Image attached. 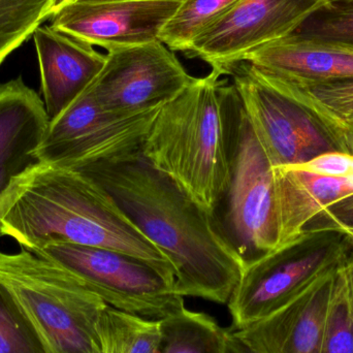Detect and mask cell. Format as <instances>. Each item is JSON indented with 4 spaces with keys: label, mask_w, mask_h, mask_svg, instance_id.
<instances>
[{
    "label": "cell",
    "mask_w": 353,
    "mask_h": 353,
    "mask_svg": "<svg viewBox=\"0 0 353 353\" xmlns=\"http://www.w3.org/2000/svg\"><path fill=\"white\" fill-rule=\"evenodd\" d=\"M32 37L43 103L51 121L92 84L105 66L107 54L51 25H41Z\"/></svg>",
    "instance_id": "cell-14"
},
{
    "label": "cell",
    "mask_w": 353,
    "mask_h": 353,
    "mask_svg": "<svg viewBox=\"0 0 353 353\" xmlns=\"http://www.w3.org/2000/svg\"><path fill=\"white\" fill-rule=\"evenodd\" d=\"M49 122L45 103L21 77L0 83V194L37 163Z\"/></svg>",
    "instance_id": "cell-16"
},
{
    "label": "cell",
    "mask_w": 353,
    "mask_h": 353,
    "mask_svg": "<svg viewBox=\"0 0 353 353\" xmlns=\"http://www.w3.org/2000/svg\"><path fill=\"white\" fill-rule=\"evenodd\" d=\"M0 232L30 252L57 243L121 251L174 272L167 257L90 178L37 163L0 194Z\"/></svg>",
    "instance_id": "cell-2"
},
{
    "label": "cell",
    "mask_w": 353,
    "mask_h": 353,
    "mask_svg": "<svg viewBox=\"0 0 353 353\" xmlns=\"http://www.w3.org/2000/svg\"><path fill=\"white\" fill-rule=\"evenodd\" d=\"M183 0L91 2L72 0L51 16V26L108 51L159 41Z\"/></svg>",
    "instance_id": "cell-12"
},
{
    "label": "cell",
    "mask_w": 353,
    "mask_h": 353,
    "mask_svg": "<svg viewBox=\"0 0 353 353\" xmlns=\"http://www.w3.org/2000/svg\"><path fill=\"white\" fill-rule=\"evenodd\" d=\"M161 321L159 353H224L226 330L207 314L183 308Z\"/></svg>",
    "instance_id": "cell-19"
},
{
    "label": "cell",
    "mask_w": 353,
    "mask_h": 353,
    "mask_svg": "<svg viewBox=\"0 0 353 353\" xmlns=\"http://www.w3.org/2000/svg\"><path fill=\"white\" fill-rule=\"evenodd\" d=\"M0 353H50L37 327L1 284Z\"/></svg>",
    "instance_id": "cell-23"
},
{
    "label": "cell",
    "mask_w": 353,
    "mask_h": 353,
    "mask_svg": "<svg viewBox=\"0 0 353 353\" xmlns=\"http://www.w3.org/2000/svg\"><path fill=\"white\" fill-rule=\"evenodd\" d=\"M340 263L269 316L234 330L236 335L255 353H321Z\"/></svg>",
    "instance_id": "cell-13"
},
{
    "label": "cell",
    "mask_w": 353,
    "mask_h": 353,
    "mask_svg": "<svg viewBox=\"0 0 353 353\" xmlns=\"http://www.w3.org/2000/svg\"><path fill=\"white\" fill-rule=\"evenodd\" d=\"M296 167L316 175L344 178L353 176V155L340 151H332L319 155Z\"/></svg>",
    "instance_id": "cell-25"
},
{
    "label": "cell",
    "mask_w": 353,
    "mask_h": 353,
    "mask_svg": "<svg viewBox=\"0 0 353 353\" xmlns=\"http://www.w3.org/2000/svg\"><path fill=\"white\" fill-rule=\"evenodd\" d=\"M337 232L338 234H342V236L346 239V241H347L348 244L353 247V228H342V230H340L339 232Z\"/></svg>",
    "instance_id": "cell-30"
},
{
    "label": "cell",
    "mask_w": 353,
    "mask_h": 353,
    "mask_svg": "<svg viewBox=\"0 0 353 353\" xmlns=\"http://www.w3.org/2000/svg\"><path fill=\"white\" fill-rule=\"evenodd\" d=\"M32 253L74 274L118 310L159 321L185 308L173 272L134 255L70 243L48 245Z\"/></svg>",
    "instance_id": "cell-6"
},
{
    "label": "cell",
    "mask_w": 353,
    "mask_h": 353,
    "mask_svg": "<svg viewBox=\"0 0 353 353\" xmlns=\"http://www.w3.org/2000/svg\"><path fill=\"white\" fill-rule=\"evenodd\" d=\"M285 37L353 50V0H325Z\"/></svg>",
    "instance_id": "cell-21"
},
{
    "label": "cell",
    "mask_w": 353,
    "mask_h": 353,
    "mask_svg": "<svg viewBox=\"0 0 353 353\" xmlns=\"http://www.w3.org/2000/svg\"><path fill=\"white\" fill-rule=\"evenodd\" d=\"M81 1L108 2V1H143V0H81Z\"/></svg>",
    "instance_id": "cell-32"
},
{
    "label": "cell",
    "mask_w": 353,
    "mask_h": 353,
    "mask_svg": "<svg viewBox=\"0 0 353 353\" xmlns=\"http://www.w3.org/2000/svg\"><path fill=\"white\" fill-rule=\"evenodd\" d=\"M194 80L175 52L157 41L108 51L89 88L105 111L132 116L161 107Z\"/></svg>",
    "instance_id": "cell-9"
},
{
    "label": "cell",
    "mask_w": 353,
    "mask_h": 353,
    "mask_svg": "<svg viewBox=\"0 0 353 353\" xmlns=\"http://www.w3.org/2000/svg\"><path fill=\"white\" fill-rule=\"evenodd\" d=\"M161 107L137 115H115L99 105L88 87L49 122L37 161L77 170L139 150Z\"/></svg>",
    "instance_id": "cell-7"
},
{
    "label": "cell",
    "mask_w": 353,
    "mask_h": 353,
    "mask_svg": "<svg viewBox=\"0 0 353 353\" xmlns=\"http://www.w3.org/2000/svg\"><path fill=\"white\" fill-rule=\"evenodd\" d=\"M325 0H240L199 34L187 55L221 70L283 39Z\"/></svg>",
    "instance_id": "cell-11"
},
{
    "label": "cell",
    "mask_w": 353,
    "mask_h": 353,
    "mask_svg": "<svg viewBox=\"0 0 353 353\" xmlns=\"http://www.w3.org/2000/svg\"><path fill=\"white\" fill-rule=\"evenodd\" d=\"M212 72L165 103L155 117L142 151L211 212L228 181L225 90L228 78Z\"/></svg>",
    "instance_id": "cell-3"
},
{
    "label": "cell",
    "mask_w": 353,
    "mask_h": 353,
    "mask_svg": "<svg viewBox=\"0 0 353 353\" xmlns=\"http://www.w3.org/2000/svg\"><path fill=\"white\" fill-rule=\"evenodd\" d=\"M225 110L230 174L210 213L218 234L246 267L278 248L273 171L230 81Z\"/></svg>",
    "instance_id": "cell-5"
},
{
    "label": "cell",
    "mask_w": 353,
    "mask_h": 353,
    "mask_svg": "<svg viewBox=\"0 0 353 353\" xmlns=\"http://www.w3.org/2000/svg\"><path fill=\"white\" fill-rule=\"evenodd\" d=\"M0 284L50 353H103L99 323L108 305L68 270L26 249L0 251Z\"/></svg>",
    "instance_id": "cell-4"
},
{
    "label": "cell",
    "mask_w": 353,
    "mask_h": 353,
    "mask_svg": "<svg viewBox=\"0 0 353 353\" xmlns=\"http://www.w3.org/2000/svg\"><path fill=\"white\" fill-rule=\"evenodd\" d=\"M224 353H255L234 333V330H226Z\"/></svg>",
    "instance_id": "cell-28"
},
{
    "label": "cell",
    "mask_w": 353,
    "mask_h": 353,
    "mask_svg": "<svg viewBox=\"0 0 353 353\" xmlns=\"http://www.w3.org/2000/svg\"><path fill=\"white\" fill-rule=\"evenodd\" d=\"M278 224V249L308 241L306 226L323 210L353 195V176H325L296 165L272 168Z\"/></svg>",
    "instance_id": "cell-15"
},
{
    "label": "cell",
    "mask_w": 353,
    "mask_h": 353,
    "mask_svg": "<svg viewBox=\"0 0 353 353\" xmlns=\"http://www.w3.org/2000/svg\"><path fill=\"white\" fill-rule=\"evenodd\" d=\"M323 218V228L310 230L311 236L319 232H339L342 228H353V195L346 197L331 207L323 210L321 214Z\"/></svg>",
    "instance_id": "cell-26"
},
{
    "label": "cell",
    "mask_w": 353,
    "mask_h": 353,
    "mask_svg": "<svg viewBox=\"0 0 353 353\" xmlns=\"http://www.w3.org/2000/svg\"><path fill=\"white\" fill-rule=\"evenodd\" d=\"M236 88L272 168L298 165L336 150L310 116L248 62L218 70Z\"/></svg>",
    "instance_id": "cell-8"
},
{
    "label": "cell",
    "mask_w": 353,
    "mask_h": 353,
    "mask_svg": "<svg viewBox=\"0 0 353 353\" xmlns=\"http://www.w3.org/2000/svg\"><path fill=\"white\" fill-rule=\"evenodd\" d=\"M103 353H159L161 321L118 310L108 305L99 323Z\"/></svg>",
    "instance_id": "cell-18"
},
{
    "label": "cell",
    "mask_w": 353,
    "mask_h": 353,
    "mask_svg": "<svg viewBox=\"0 0 353 353\" xmlns=\"http://www.w3.org/2000/svg\"><path fill=\"white\" fill-rule=\"evenodd\" d=\"M341 265L336 273L321 353H353V316Z\"/></svg>",
    "instance_id": "cell-24"
},
{
    "label": "cell",
    "mask_w": 353,
    "mask_h": 353,
    "mask_svg": "<svg viewBox=\"0 0 353 353\" xmlns=\"http://www.w3.org/2000/svg\"><path fill=\"white\" fill-rule=\"evenodd\" d=\"M70 1H72V0H55V1H54L53 14Z\"/></svg>",
    "instance_id": "cell-31"
},
{
    "label": "cell",
    "mask_w": 353,
    "mask_h": 353,
    "mask_svg": "<svg viewBox=\"0 0 353 353\" xmlns=\"http://www.w3.org/2000/svg\"><path fill=\"white\" fill-rule=\"evenodd\" d=\"M346 255L343 246L311 251L285 247L246 265L228 303L232 330L244 329L269 316L337 267Z\"/></svg>",
    "instance_id": "cell-10"
},
{
    "label": "cell",
    "mask_w": 353,
    "mask_h": 353,
    "mask_svg": "<svg viewBox=\"0 0 353 353\" xmlns=\"http://www.w3.org/2000/svg\"><path fill=\"white\" fill-rule=\"evenodd\" d=\"M55 0H0V65L51 18Z\"/></svg>",
    "instance_id": "cell-22"
},
{
    "label": "cell",
    "mask_w": 353,
    "mask_h": 353,
    "mask_svg": "<svg viewBox=\"0 0 353 353\" xmlns=\"http://www.w3.org/2000/svg\"><path fill=\"white\" fill-rule=\"evenodd\" d=\"M242 61L290 82H323L353 77V50L288 37L259 47Z\"/></svg>",
    "instance_id": "cell-17"
},
{
    "label": "cell",
    "mask_w": 353,
    "mask_h": 353,
    "mask_svg": "<svg viewBox=\"0 0 353 353\" xmlns=\"http://www.w3.org/2000/svg\"><path fill=\"white\" fill-rule=\"evenodd\" d=\"M240 0H183L159 41L173 52L186 54L194 39L230 12Z\"/></svg>",
    "instance_id": "cell-20"
},
{
    "label": "cell",
    "mask_w": 353,
    "mask_h": 353,
    "mask_svg": "<svg viewBox=\"0 0 353 353\" xmlns=\"http://www.w3.org/2000/svg\"><path fill=\"white\" fill-rule=\"evenodd\" d=\"M334 147L340 152L353 155V118L344 121L333 141Z\"/></svg>",
    "instance_id": "cell-27"
},
{
    "label": "cell",
    "mask_w": 353,
    "mask_h": 353,
    "mask_svg": "<svg viewBox=\"0 0 353 353\" xmlns=\"http://www.w3.org/2000/svg\"><path fill=\"white\" fill-rule=\"evenodd\" d=\"M342 272L345 279L346 292H347L348 305L353 316V255L346 256L342 261Z\"/></svg>",
    "instance_id": "cell-29"
},
{
    "label": "cell",
    "mask_w": 353,
    "mask_h": 353,
    "mask_svg": "<svg viewBox=\"0 0 353 353\" xmlns=\"http://www.w3.org/2000/svg\"><path fill=\"white\" fill-rule=\"evenodd\" d=\"M74 171L99 185L167 257L179 294L228 304L244 263L218 234L210 211L142 148Z\"/></svg>",
    "instance_id": "cell-1"
}]
</instances>
